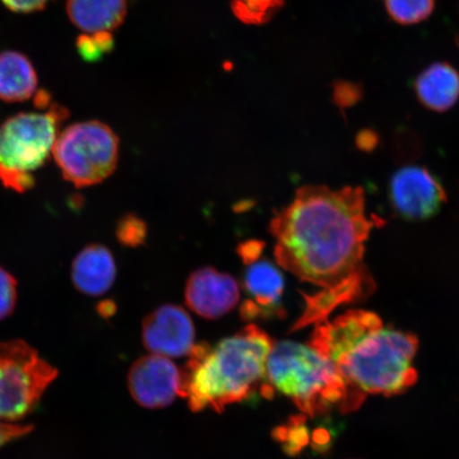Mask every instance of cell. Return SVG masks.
I'll list each match as a JSON object with an SVG mask.
<instances>
[{
	"label": "cell",
	"instance_id": "obj_1",
	"mask_svg": "<svg viewBox=\"0 0 459 459\" xmlns=\"http://www.w3.org/2000/svg\"><path fill=\"white\" fill-rule=\"evenodd\" d=\"M382 218L367 213L360 186H307L275 214L271 232L279 265L321 290L307 295L292 331L329 320L338 307L370 296L375 281L364 262L365 244Z\"/></svg>",
	"mask_w": 459,
	"mask_h": 459
},
{
	"label": "cell",
	"instance_id": "obj_2",
	"mask_svg": "<svg viewBox=\"0 0 459 459\" xmlns=\"http://www.w3.org/2000/svg\"><path fill=\"white\" fill-rule=\"evenodd\" d=\"M315 326L309 346L335 365L361 400L367 394H400L416 383L417 337L386 328L377 314L351 309Z\"/></svg>",
	"mask_w": 459,
	"mask_h": 459
},
{
	"label": "cell",
	"instance_id": "obj_3",
	"mask_svg": "<svg viewBox=\"0 0 459 459\" xmlns=\"http://www.w3.org/2000/svg\"><path fill=\"white\" fill-rule=\"evenodd\" d=\"M273 342L255 325L216 346L195 344L182 373L181 397L194 411L221 412L254 395L266 383V365Z\"/></svg>",
	"mask_w": 459,
	"mask_h": 459
},
{
	"label": "cell",
	"instance_id": "obj_4",
	"mask_svg": "<svg viewBox=\"0 0 459 459\" xmlns=\"http://www.w3.org/2000/svg\"><path fill=\"white\" fill-rule=\"evenodd\" d=\"M266 384L273 394L286 395L308 417L334 409L350 412L363 403L335 365L309 344L274 342L267 359Z\"/></svg>",
	"mask_w": 459,
	"mask_h": 459
},
{
	"label": "cell",
	"instance_id": "obj_5",
	"mask_svg": "<svg viewBox=\"0 0 459 459\" xmlns=\"http://www.w3.org/2000/svg\"><path fill=\"white\" fill-rule=\"evenodd\" d=\"M61 106L46 112H22L0 126V182L16 193H26L36 186L34 174L50 156L60 128L67 117Z\"/></svg>",
	"mask_w": 459,
	"mask_h": 459
},
{
	"label": "cell",
	"instance_id": "obj_6",
	"mask_svg": "<svg viewBox=\"0 0 459 459\" xmlns=\"http://www.w3.org/2000/svg\"><path fill=\"white\" fill-rule=\"evenodd\" d=\"M119 141L99 120L76 123L60 132L53 157L63 178L76 187H89L108 179L118 163Z\"/></svg>",
	"mask_w": 459,
	"mask_h": 459
},
{
	"label": "cell",
	"instance_id": "obj_7",
	"mask_svg": "<svg viewBox=\"0 0 459 459\" xmlns=\"http://www.w3.org/2000/svg\"><path fill=\"white\" fill-rule=\"evenodd\" d=\"M56 377L57 370L27 342H0V418H24Z\"/></svg>",
	"mask_w": 459,
	"mask_h": 459
},
{
	"label": "cell",
	"instance_id": "obj_8",
	"mask_svg": "<svg viewBox=\"0 0 459 459\" xmlns=\"http://www.w3.org/2000/svg\"><path fill=\"white\" fill-rule=\"evenodd\" d=\"M182 373L166 357L147 355L131 367L128 387L132 397L146 409H163L181 394Z\"/></svg>",
	"mask_w": 459,
	"mask_h": 459
},
{
	"label": "cell",
	"instance_id": "obj_9",
	"mask_svg": "<svg viewBox=\"0 0 459 459\" xmlns=\"http://www.w3.org/2000/svg\"><path fill=\"white\" fill-rule=\"evenodd\" d=\"M143 342L149 352L181 358L195 347V326L185 308L166 304L154 309L143 323Z\"/></svg>",
	"mask_w": 459,
	"mask_h": 459
},
{
	"label": "cell",
	"instance_id": "obj_10",
	"mask_svg": "<svg viewBox=\"0 0 459 459\" xmlns=\"http://www.w3.org/2000/svg\"><path fill=\"white\" fill-rule=\"evenodd\" d=\"M392 200L402 215L424 220L446 203V195L440 183L426 169L409 166L393 177Z\"/></svg>",
	"mask_w": 459,
	"mask_h": 459
},
{
	"label": "cell",
	"instance_id": "obj_11",
	"mask_svg": "<svg viewBox=\"0 0 459 459\" xmlns=\"http://www.w3.org/2000/svg\"><path fill=\"white\" fill-rule=\"evenodd\" d=\"M240 290L237 280L215 268L198 269L187 280L186 302L201 317H222L238 306Z\"/></svg>",
	"mask_w": 459,
	"mask_h": 459
},
{
	"label": "cell",
	"instance_id": "obj_12",
	"mask_svg": "<svg viewBox=\"0 0 459 459\" xmlns=\"http://www.w3.org/2000/svg\"><path fill=\"white\" fill-rule=\"evenodd\" d=\"M244 285L247 294L251 298L240 309L245 320L280 314L284 278L271 262L258 261L249 264L245 273Z\"/></svg>",
	"mask_w": 459,
	"mask_h": 459
},
{
	"label": "cell",
	"instance_id": "obj_13",
	"mask_svg": "<svg viewBox=\"0 0 459 459\" xmlns=\"http://www.w3.org/2000/svg\"><path fill=\"white\" fill-rule=\"evenodd\" d=\"M117 262L106 246H86L74 258L72 282L76 290L90 297H100L111 290L117 280Z\"/></svg>",
	"mask_w": 459,
	"mask_h": 459
},
{
	"label": "cell",
	"instance_id": "obj_14",
	"mask_svg": "<svg viewBox=\"0 0 459 459\" xmlns=\"http://www.w3.org/2000/svg\"><path fill=\"white\" fill-rule=\"evenodd\" d=\"M128 0H67L66 11L84 34L111 33L122 25Z\"/></svg>",
	"mask_w": 459,
	"mask_h": 459
},
{
	"label": "cell",
	"instance_id": "obj_15",
	"mask_svg": "<svg viewBox=\"0 0 459 459\" xmlns=\"http://www.w3.org/2000/svg\"><path fill=\"white\" fill-rule=\"evenodd\" d=\"M38 88V74L30 60L19 51L0 53V100H30Z\"/></svg>",
	"mask_w": 459,
	"mask_h": 459
},
{
	"label": "cell",
	"instance_id": "obj_16",
	"mask_svg": "<svg viewBox=\"0 0 459 459\" xmlns=\"http://www.w3.org/2000/svg\"><path fill=\"white\" fill-rule=\"evenodd\" d=\"M417 94L430 110L446 111L459 99V74L444 63L424 71L416 83Z\"/></svg>",
	"mask_w": 459,
	"mask_h": 459
},
{
	"label": "cell",
	"instance_id": "obj_17",
	"mask_svg": "<svg viewBox=\"0 0 459 459\" xmlns=\"http://www.w3.org/2000/svg\"><path fill=\"white\" fill-rule=\"evenodd\" d=\"M285 0H233L232 9L240 21L262 25L282 8Z\"/></svg>",
	"mask_w": 459,
	"mask_h": 459
},
{
	"label": "cell",
	"instance_id": "obj_18",
	"mask_svg": "<svg viewBox=\"0 0 459 459\" xmlns=\"http://www.w3.org/2000/svg\"><path fill=\"white\" fill-rule=\"evenodd\" d=\"M390 16L403 25L416 24L432 13L434 0H385Z\"/></svg>",
	"mask_w": 459,
	"mask_h": 459
},
{
	"label": "cell",
	"instance_id": "obj_19",
	"mask_svg": "<svg viewBox=\"0 0 459 459\" xmlns=\"http://www.w3.org/2000/svg\"><path fill=\"white\" fill-rule=\"evenodd\" d=\"M114 41L111 33L84 34L78 39L77 49L86 61L100 60L113 49Z\"/></svg>",
	"mask_w": 459,
	"mask_h": 459
},
{
	"label": "cell",
	"instance_id": "obj_20",
	"mask_svg": "<svg viewBox=\"0 0 459 459\" xmlns=\"http://www.w3.org/2000/svg\"><path fill=\"white\" fill-rule=\"evenodd\" d=\"M146 235L145 221L135 215H126L117 223V238L118 242L124 246H141L145 242Z\"/></svg>",
	"mask_w": 459,
	"mask_h": 459
},
{
	"label": "cell",
	"instance_id": "obj_21",
	"mask_svg": "<svg viewBox=\"0 0 459 459\" xmlns=\"http://www.w3.org/2000/svg\"><path fill=\"white\" fill-rule=\"evenodd\" d=\"M17 281L8 271L0 266V320L8 318L16 307Z\"/></svg>",
	"mask_w": 459,
	"mask_h": 459
},
{
	"label": "cell",
	"instance_id": "obj_22",
	"mask_svg": "<svg viewBox=\"0 0 459 459\" xmlns=\"http://www.w3.org/2000/svg\"><path fill=\"white\" fill-rule=\"evenodd\" d=\"M5 7L17 13H30L41 10L48 0H2Z\"/></svg>",
	"mask_w": 459,
	"mask_h": 459
},
{
	"label": "cell",
	"instance_id": "obj_23",
	"mask_svg": "<svg viewBox=\"0 0 459 459\" xmlns=\"http://www.w3.org/2000/svg\"><path fill=\"white\" fill-rule=\"evenodd\" d=\"M32 427L19 426V424H10L0 421V446L9 443V441L20 438L30 432Z\"/></svg>",
	"mask_w": 459,
	"mask_h": 459
},
{
	"label": "cell",
	"instance_id": "obj_24",
	"mask_svg": "<svg viewBox=\"0 0 459 459\" xmlns=\"http://www.w3.org/2000/svg\"><path fill=\"white\" fill-rule=\"evenodd\" d=\"M262 248V245L257 246V242L246 243L240 247V255L247 264H251L255 262L258 255L261 254Z\"/></svg>",
	"mask_w": 459,
	"mask_h": 459
}]
</instances>
